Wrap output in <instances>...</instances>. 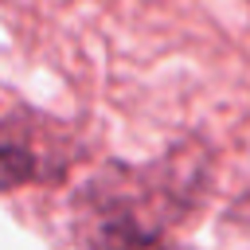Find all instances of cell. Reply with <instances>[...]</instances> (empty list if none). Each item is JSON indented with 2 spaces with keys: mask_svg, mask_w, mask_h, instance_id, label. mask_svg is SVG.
<instances>
[{
  "mask_svg": "<svg viewBox=\"0 0 250 250\" xmlns=\"http://www.w3.org/2000/svg\"><path fill=\"white\" fill-rule=\"evenodd\" d=\"M4 188L16 191L27 180H59L70 160H78V145L66 125L43 117L31 105H12L4 113Z\"/></svg>",
  "mask_w": 250,
  "mask_h": 250,
  "instance_id": "1",
  "label": "cell"
},
{
  "mask_svg": "<svg viewBox=\"0 0 250 250\" xmlns=\"http://www.w3.org/2000/svg\"><path fill=\"white\" fill-rule=\"evenodd\" d=\"M90 199H94V242L98 250H176L172 242L160 238V230L137 223L133 207H125L113 191H105L98 184V191L90 188Z\"/></svg>",
  "mask_w": 250,
  "mask_h": 250,
  "instance_id": "2",
  "label": "cell"
}]
</instances>
